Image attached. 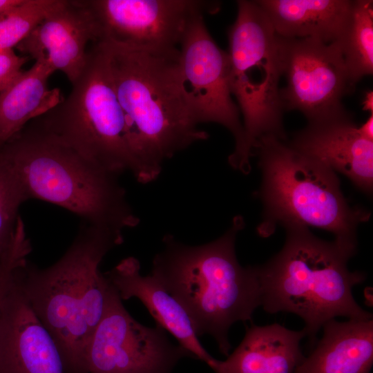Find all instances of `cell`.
<instances>
[{
    "instance_id": "15",
    "label": "cell",
    "mask_w": 373,
    "mask_h": 373,
    "mask_svg": "<svg viewBox=\"0 0 373 373\" xmlns=\"http://www.w3.org/2000/svg\"><path fill=\"white\" fill-rule=\"evenodd\" d=\"M296 151L348 178L361 191L371 194L373 140L366 138L352 116L308 125L287 143Z\"/></svg>"
},
{
    "instance_id": "25",
    "label": "cell",
    "mask_w": 373,
    "mask_h": 373,
    "mask_svg": "<svg viewBox=\"0 0 373 373\" xmlns=\"http://www.w3.org/2000/svg\"><path fill=\"white\" fill-rule=\"evenodd\" d=\"M21 267L8 269L0 274V316L6 298L14 281L16 273Z\"/></svg>"
},
{
    "instance_id": "21",
    "label": "cell",
    "mask_w": 373,
    "mask_h": 373,
    "mask_svg": "<svg viewBox=\"0 0 373 373\" xmlns=\"http://www.w3.org/2000/svg\"><path fill=\"white\" fill-rule=\"evenodd\" d=\"M26 201L21 184L0 150V274L25 263L31 251L19 214Z\"/></svg>"
},
{
    "instance_id": "8",
    "label": "cell",
    "mask_w": 373,
    "mask_h": 373,
    "mask_svg": "<svg viewBox=\"0 0 373 373\" xmlns=\"http://www.w3.org/2000/svg\"><path fill=\"white\" fill-rule=\"evenodd\" d=\"M70 93L35 118L48 132L103 169L119 175L134 170L125 116L98 42Z\"/></svg>"
},
{
    "instance_id": "24",
    "label": "cell",
    "mask_w": 373,
    "mask_h": 373,
    "mask_svg": "<svg viewBox=\"0 0 373 373\" xmlns=\"http://www.w3.org/2000/svg\"><path fill=\"white\" fill-rule=\"evenodd\" d=\"M29 57L18 56L13 49L0 50V93L6 89L22 73Z\"/></svg>"
},
{
    "instance_id": "22",
    "label": "cell",
    "mask_w": 373,
    "mask_h": 373,
    "mask_svg": "<svg viewBox=\"0 0 373 373\" xmlns=\"http://www.w3.org/2000/svg\"><path fill=\"white\" fill-rule=\"evenodd\" d=\"M341 50L353 86L373 73L372 1L354 0L350 19L341 39Z\"/></svg>"
},
{
    "instance_id": "13",
    "label": "cell",
    "mask_w": 373,
    "mask_h": 373,
    "mask_svg": "<svg viewBox=\"0 0 373 373\" xmlns=\"http://www.w3.org/2000/svg\"><path fill=\"white\" fill-rule=\"evenodd\" d=\"M19 270L0 316V373H66L55 339L21 289Z\"/></svg>"
},
{
    "instance_id": "18",
    "label": "cell",
    "mask_w": 373,
    "mask_h": 373,
    "mask_svg": "<svg viewBox=\"0 0 373 373\" xmlns=\"http://www.w3.org/2000/svg\"><path fill=\"white\" fill-rule=\"evenodd\" d=\"M313 351L294 373H370L373 363V320L331 319Z\"/></svg>"
},
{
    "instance_id": "27",
    "label": "cell",
    "mask_w": 373,
    "mask_h": 373,
    "mask_svg": "<svg viewBox=\"0 0 373 373\" xmlns=\"http://www.w3.org/2000/svg\"><path fill=\"white\" fill-rule=\"evenodd\" d=\"M23 0H0V16L19 5Z\"/></svg>"
},
{
    "instance_id": "5",
    "label": "cell",
    "mask_w": 373,
    "mask_h": 373,
    "mask_svg": "<svg viewBox=\"0 0 373 373\" xmlns=\"http://www.w3.org/2000/svg\"><path fill=\"white\" fill-rule=\"evenodd\" d=\"M285 229L282 249L265 264L256 266L263 309L300 317L312 345L323 325L336 316L372 319V314L352 295L353 287L365 280L363 273L347 268L354 254L335 241L318 238L307 227Z\"/></svg>"
},
{
    "instance_id": "9",
    "label": "cell",
    "mask_w": 373,
    "mask_h": 373,
    "mask_svg": "<svg viewBox=\"0 0 373 373\" xmlns=\"http://www.w3.org/2000/svg\"><path fill=\"white\" fill-rule=\"evenodd\" d=\"M179 47L180 81L191 114L197 124L217 123L232 133L235 149L229 162L240 171L244 128L230 89L229 55L209 34L204 13L191 20Z\"/></svg>"
},
{
    "instance_id": "4",
    "label": "cell",
    "mask_w": 373,
    "mask_h": 373,
    "mask_svg": "<svg viewBox=\"0 0 373 373\" xmlns=\"http://www.w3.org/2000/svg\"><path fill=\"white\" fill-rule=\"evenodd\" d=\"M0 150L28 200H44L91 226L122 232L139 218L114 174L70 147L34 119Z\"/></svg>"
},
{
    "instance_id": "23",
    "label": "cell",
    "mask_w": 373,
    "mask_h": 373,
    "mask_svg": "<svg viewBox=\"0 0 373 373\" xmlns=\"http://www.w3.org/2000/svg\"><path fill=\"white\" fill-rule=\"evenodd\" d=\"M64 0H23L0 16V50L12 49L21 42Z\"/></svg>"
},
{
    "instance_id": "12",
    "label": "cell",
    "mask_w": 373,
    "mask_h": 373,
    "mask_svg": "<svg viewBox=\"0 0 373 373\" xmlns=\"http://www.w3.org/2000/svg\"><path fill=\"white\" fill-rule=\"evenodd\" d=\"M84 3L95 23L97 41L153 51L178 48L191 20L220 7L215 1L195 0H86Z\"/></svg>"
},
{
    "instance_id": "26",
    "label": "cell",
    "mask_w": 373,
    "mask_h": 373,
    "mask_svg": "<svg viewBox=\"0 0 373 373\" xmlns=\"http://www.w3.org/2000/svg\"><path fill=\"white\" fill-rule=\"evenodd\" d=\"M361 133L367 139L373 140V114L358 127Z\"/></svg>"
},
{
    "instance_id": "19",
    "label": "cell",
    "mask_w": 373,
    "mask_h": 373,
    "mask_svg": "<svg viewBox=\"0 0 373 373\" xmlns=\"http://www.w3.org/2000/svg\"><path fill=\"white\" fill-rule=\"evenodd\" d=\"M276 33L287 39L338 41L350 17V0H258Z\"/></svg>"
},
{
    "instance_id": "3",
    "label": "cell",
    "mask_w": 373,
    "mask_h": 373,
    "mask_svg": "<svg viewBox=\"0 0 373 373\" xmlns=\"http://www.w3.org/2000/svg\"><path fill=\"white\" fill-rule=\"evenodd\" d=\"M122 242V232L85 223L53 265L40 269L27 261L19 269L21 289L55 339L66 373H87V347L111 288L99 266Z\"/></svg>"
},
{
    "instance_id": "2",
    "label": "cell",
    "mask_w": 373,
    "mask_h": 373,
    "mask_svg": "<svg viewBox=\"0 0 373 373\" xmlns=\"http://www.w3.org/2000/svg\"><path fill=\"white\" fill-rule=\"evenodd\" d=\"M244 227L243 218L236 216L222 236L196 246L166 235L151 273L183 307L198 337L212 336L227 356L231 327L251 321L261 305L256 266L242 267L236 254V239Z\"/></svg>"
},
{
    "instance_id": "1",
    "label": "cell",
    "mask_w": 373,
    "mask_h": 373,
    "mask_svg": "<svg viewBox=\"0 0 373 373\" xmlns=\"http://www.w3.org/2000/svg\"><path fill=\"white\" fill-rule=\"evenodd\" d=\"M111 82L124 112L141 183L159 175L163 162L192 144L207 140L184 96L179 76V48L146 50L99 40Z\"/></svg>"
},
{
    "instance_id": "11",
    "label": "cell",
    "mask_w": 373,
    "mask_h": 373,
    "mask_svg": "<svg viewBox=\"0 0 373 373\" xmlns=\"http://www.w3.org/2000/svg\"><path fill=\"white\" fill-rule=\"evenodd\" d=\"M122 300L111 286L87 347V373H172L184 358H195L173 343L160 325L147 327L137 321Z\"/></svg>"
},
{
    "instance_id": "10",
    "label": "cell",
    "mask_w": 373,
    "mask_h": 373,
    "mask_svg": "<svg viewBox=\"0 0 373 373\" xmlns=\"http://www.w3.org/2000/svg\"><path fill=\"white\" fill-rule=\"evenodd\" d=\"M283 111L297 110L314 124L348 115L343 97L354 90L337 42L278 36Z\"/></svg>"
},
{
    "instance_id": "6",
    "label": "cell",
    "mask_w": 373,
    "mask_h": 373,
    "mask_svg": "<svg viewBox=\"0 0 373 373\" xmlns=\"http://www.w3.org/2000/svg\"><path fill=\"white\" fill-rule=\"evenodd\" d=\"M254 152L262 172L258 234L269 236L278 224L316 227L332 233L336 243L355 254L357 227L371 213L349 204L336 172L274 135L260 137Z\"/></svg>"
},
{
    "instance_id": "20",
    "label": "cell",
    "mask_w": 373,
    "mask_h": 373,
    "mask_svg": "<svg viewBox=\"0 0 373 373\" xmlns=\"http://www.w3.org/2000/svg\"><path fill=\"white\" fill-rule=\"evenodd\" d=\"M55 71L41 56L0 93V145L62 99L59 89L50 90L48 86V79Z\"/></svg>"
},
{
    "instance_id": "16",
    "label": "cell",
    "mask_w": 373,
    "mask_h": 373,
    "mask_svg": "<svg viewBox=\"0 0 373 373\" xmlns=\"http://www.w3.org/2000/svg\"><path fill=\"white\" fill-rule=\"evenodd\" d=\"M104 275L122 300L139 299L156 324L169 332L178 344L195 359L208 364L213 358L201 344L183 307L153 276L140 274V264L137 258H126Z\"/></svg>"
},
{
    "instance_id": "14",
    "label": "cell",
    "mask_w": 373,
    "mask_h": 373,
    "mask_svg": "<svg viewBox=\"0 0 373 373\" xmlns=\"http://www.w3.org/2000/svg\"><path fill=\"white\" fill-rule=\"evenodd\" d=\"M97 39L95 23L84 1L64 0L17 48L35 59L44 56L73 84L85 66L87 44Z\"/></svg>"
},
{
    "instance_id": "7",
    "label": "cell",
    "mask_w": 373,
    "mask_h": 373,
    "mask_svg": "<svg viewBox=\"0 0 373 373\" xmlns=\"http://www.w3.org/2000/svg\"><path fill=\"white\" fill-rule=\"evenodd\" d=\"M228 30L229 85L243 116L240 171L251 170L257 140L274 135L285 141L279 82L283 76L278 36L256 1H237Z\"/></svg>"
},
{
    "instance_id": "28",
    "label": "cell",
    "mask_w": 373,
    "mask_h": 373,
    "mask_svg": "<svg viewBox=\"0 0 373 373\" xmlns=\"http://www.w3.org/2000/svg\"><path fill=\"white\" fill-rule=\"evenodd\" d=\"M363 109L373 113V92H367L363 100Z\"/></svg>"
},
{
    "instance_id": "17",
    "label": "cell",
    "mask_w": 373,
    "mask_h": 373,
    "mask_svg": "<svg viewBox=\"0 0 373 373\" xmlns=\"http://www.w3.org/2000/svg\"><path fill=\"white\" fill-rule=\"evenodd\" d=\"M305 336L278 323L253 325L227 359L207 365L215 373H294L305 358L300 343Z\"/></svg>"
}]
</instances>
